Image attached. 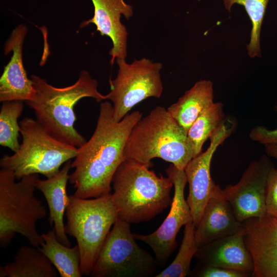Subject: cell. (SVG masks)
Masks as SVG:
<instances>
[{
	"mask_svg": "<svg viewBox=\"0 0 277 277\" xmlns=\"http://www.w3.org/2000/svg\"><path fill=\"white\" fill-rule=\"evenodd\" d=\"M27 27L19 25L12 32L4 46L5 54H13L0 78V101L29 102L34 100L35 90L29 78L23 60V44Z\"/></svg>",
	"mask_w": 277,
	"mask_h": 277,
	"instance_id": "5bb4252c",
	"label": "cell"
},
{
	"mask_svg": "<svg viewBox=\"0 0 277 277\" xmlns=\"http://www.w3.org/2000/svg\"><path fill=\"white\" fill-rule=\"evenodd\" d=\"M213 84L209 80H200L167 110L188 133L197 118L214 103Z\"/></svg>",
	"mask_w": 277,
	"mask_h": 277,
	"instance_id": "d6986e66",
	"label": "cell"
},
{
	"mask_svg": "<svg viewBox=\"0 0 277 277\" xmlns=\"http://www.w3.org/2000/svg\"><path fill=\"white\" fill-rule=\"evenodd\" d=\"M94 6V15L90 19L83 22L80 27L90 24L96 27V31L101 35L110 37L112 47L109 52L111 56L112 65L117 58L126 59L127 55L128 33L126 26L122 23L123 15L127 19L133 15L132 7L124 0H91Z\"/></svg>",
	"mask_w": 277,
	"mask_h": 277,
	"instance_id": "9a60e30c",
	"label": "cell"
},
{
	"mask_svg": "<svg viewBox=\"0 0 277 277\" xmlns=\"http://www.w3.org/2000/svg\"><path fill=\"white\" fill-rule=\"evenodd\" d=\"M265 152L269 157L277 160V145L267 144L265 145Z\"/></svg>",
	"mask_w": 277,
	"mask_h": 277,
	"instance_id": "f1b7e54d",
	"label": "cell"
},
{
	"mask_svg": "<svg viewBox=\"0 0 277 277\" xmlns=\"http://www.w3.org/2000/svg\"><path fill=\"white\" fill-rule=\"evenodd\" d=\"M191 276L196 277H248L252 274L239 270L199 263L191 270Z\"/></svg>",
	"mask_w": 277,
	"mask_h": 277,
	"instance_id": "484cf974",
	"label": "cell"
},
{
	"mask_svg": "<svg viewBox=\"0 0 277 277\" xmlns=\"http://www.w3.org/2000/svg\"><path fill=\"white\" fill-rule=\"evenodd\" d=\"M166 172L174 186L169 213L153 232L148 234L133 233L136 240L143 242L152 249L157 262L163 267L177 247L176 238L181 228L192 221L190 209L184 195L187 183L184 170H179L171 164Z\"/></svg>",
	"mask_w": 277,
	"mask_h": 277,
	"instance_id": "30bf717a",
	"label": "cell"
},
{
	"mask_svg": "<svg viewBox=\"0 0 277 277\" xmlns=\"http://www.w3.org/2000/svg\"><path fill=\"white\" fill-rule=\"evenodd\" d=\"M243 223L245 242L254 264L252 276L277 277V219L266 213Z\"/></svg>",
	"mask_w": 277,
	"mask_h": 277,
	"instance_id": "4fadbf2b",
	"label": "cell"
},
{
	"mask_svg": "<svg viewBox=\"0 0 277 277\" xmlns=\"http://www.w3.org/2000/svg\"><path fill=\"white\" fill-rule=\"evenodd\" d=\"M151 164L125 159L113 176L111 195L118 218L130 224L148 222L171 204L173 182L150 170Z\"/></svg>",
	"mask_w": 277,
	"mask_h": 277,
	"instance_id": "7a4b0ae2",
	"label": "cell"
},
{
	"mask_svg": "<svg viewBox=\"0 0 277 277\" xmlns=\"http://www.w3.org/2000/svg\"><path fill=\"white\" fill-rule=\"evenodd\" d=\"M220 188L219 185L195 227V241L198 248L244 229L243 222L236 219L229 202L220 195Z\"/></svg>",
	"mask_w": 277,
	"mask_h": 277,
	"instance_id": "e0dca14e",
	"label": "cell"
},
{
	"mask_svg": "<svg viewBox=\"0 0 277 277\" xmlns=\"http://www.w3.org/2000/svg\"><path fill=\"white\" fill-rule=\"evenodd\" d=\"M265 202L266 213L277 219V169L275 168L269 175Z\"/></svg>",
	"mask_w": 277,
	"mask_h": 277,
	"instance_id": "4316f807",
	"label": "cell"
},
{
	"mask_svg": "<svg viewBox=\"0 0 277 277\" xmlns=\"http://www.w3.org/2000/svg\"><path fill=\"white\" fill-rule=\"evenodd\" d=\"M20 126L22 140L18 149L0 160L1 168L12 170L16 180L34 174L51 177L76 155L78 148L52 136L36 120L25 117Z\"/></svg>",
	"mask_w": 277,
	"mask_h": 277,
	"instance_id": "52a82bcc",
	"label": "cell"
},
{
	"mask_svg": "<svg viewBox=\"0 0 277 277\" xmlns=\"http://www.w3.org/2000/svg\"><path fill=\"white\" fill-rule=\"evenodd\" d=\"M66 211V233L76 241L81 273L90 276L100 252L118 218L111 193L92 199L69 196Z\"/></svg>",
	"mask_w": 277,
	"mask_h": 277,
	"instance_id": "8992f818",
	"label": "cell"
},
{
	"mask_svg": "<svg viewBox=\"0 0 277 277\" xmlns=\"http://www.w3.org/2000/svg\"><path fill=\"white\" fill-rule=\"evenodd\" d=\"M58 272L37 247L23 245L13 260L0 267V277H56Z\"/></svg>",
	"mask_w": 277,
	"mask_h": 277,
	"instance_id": "ffe728a7",
	"label": "cell"
},
{
	"mask_svg": "<svg viewBox=\"0 0 277 277\" xmlns=\"http://www.w3.org/2000/svg\"><path fill=\"white\" fill-rule=\"evenodd\" d=\"M71 165V161L69 160L53 176L45 180L38 178L36 182V189L44 195L48 204L50 224L53 225L58 241L68 247L71 246V243L65 231L64 216L69 201L66 188Z\"/></svg>",
	"mask_w": 277,
	"mask_h": 277,
	"instance_id": "ac0fdd59",
	"label": "cell"
},
{
	"mask_svg": "<svg viewBox=\"0 0 277 277\" xmlns=\"http://www.w3.org/2000/svg\"><path fill=\"white\" fill-rule=\"evenodd\" d=\"M273 168L269 156L263 155L249 164L237 184L220 189V195L229 202L240 222L266 214V187Z\"/></svg>",
	"mask_w": 277,
	"mask_h": 277,
	"instance_id": "8fae6325",
	"label": "cell"
},
{
	"mask_svg": "<svg viewBox=\"0 0 277 277\" xmlns=\"http://www.w3.org/2000/svg\"><path fill=\"white\" fill-rule=\"evenodd\" d=\"M35 90L33 100L27 102L36 121L52 136L77 148L87 141L75 128L76 116L74 107L83 98L91 97L97 102L106 100L98 91V82L88 72L82 71L73 84L63 88L54 87L39 76H31Z\"/></svg>",
	"mask_w": 277,
	"mask_h": 277,
	"instance_id": "3957f363",
	"label": "cell"
},
{
	"mask_svg": "<svg viewBox=\"0 0 277 277\" xmlns=\"http://www.w3.org/2000/svg\"><path fill=\"white\" fill-rule=\"evenodd\" d=\"M250 138L264 145H277V128L269 129L262 126L253 128L249 133Z\"/></svg>",
	"mask_w": 277,
	"mask_h": 277,
	"instance_id": "83f0119b",
	"label": "cell"
},
{
	"mask_svg": "<svg viewBox=\"0 0 277 277\" xmlns=\"http://www.w3.org/2000/svg\"><path fill=\"white\" fill-rule=\"evenodd\" d=\"M130 224L118 218L110 230L90 274L91 277L155 276L157 261L136 242Z\"/></svg>",
	"mask_w": 277,
	"mask_h": 277,
	"instance_id": "ba28073f",
	"label": "cell"
},
{
	"mask_svg": "<svg viewBox=\"0 0 277 277\" xmlns=\"http://www.w3.org/2000/svg\"><path fill=\"white\" fill-rule=\"evenodd\" d=\"M142 117L135 111L116 122L112 103L101 102L94 131L90 139L78 148L71 162L73 172L69 180L75 191L82 199L108 195L112 189L113 176L126 159L125 148L133 128Z\"/></svg>",
	"mask_w": 277,
	"mask_h": 277,
	"instance_id": "6da1fadb",
	"label": "cell"
},
{
	"mask_svg": "<svg viewBox=\"0 0 277 277\" xmlns=\"http://www.w3.org/2000/svg\"><path fill=\"white\" fill-rule=\"evenodd\" d=\"M195 226L191 221L185 225L179 251L172 263L155 277H185L190 275V263L198 247L195 241Z\"/></svg>",
	"mask_w": 277,
	"mask_h": 277,
	"instance_id": "603a6c76",
	"label": "cell"
},
{
	"mask_svg": "<svg viewBox=\"0 0 277 277\" xmlns=\"http://www.w3.org/2000/svg\"><path fill=\"white\" fill-rule=\"evenodd\" d=\"M275 108H276V111H277V102H276V106H275Z\"/></svg>",
	"mask_w": 277,
	"mask_h": 277,
	"instance_id": "f546056e",
	"label": "cell"
},
{
	"mask_svg": "<svg viewBox=\"0 0 277 277\" xmlns=\"http://www.w3.org/2000/svg\"><path fill=\"white\" fill-rule=\"evenodd\" d=\"M44 243L38 249L49 260L61 277H81L78 245L67 246L57 239L54 229L41 234Z\"/></svg>",
	"mask_w": 277,
	"mask_h": 277,
	"instance_id": "44dd1931",
	"label": "cell"
},
{
	"mask_svg": "<svg viewBox=\"0 0 277 277\" xmlns=\"http://www.w3.org/2000/svg\"><path fill=\"white\" fill-rule=\"evenodd\" d=\"M37 174L23 177L16 182L11 170L0 169V246L7 247L16 233L31 245L38 247L44 241L36 223L47 215L42 201L34 194Z\"/></svg>",
	"mask_w": 277,
	"mask_h": 277,
	"instance_id": "5b68a950",
	"label": "cell"
},
{
	"mask_svg": "<svg viewBox=\"0 0 277 277\" xmlns=\"http://www.w3.org/2000/svg\"><path fill=\"white\" fill-rule=\"evenodd\" d=\"M230 133L231 130L224 123L210 137V143L207 149L193 157L184 170L189 184V194L186 201L195 227L200 223L207 204L219 186L214 183L211 176L212 158L216 149Z\"/></svg>",
	"mask_w": 277,
	"mask_h": 277,
	"instance_id": "7c38bea8",
	"label": "cell"
},
{
	"mask_svg": "<svg viewBox=\"0 0 277 277\" xmlns=\"http://www.w3.org/2000/svg\"><path fill=\"white\" fill-rule=\"evenodd\" d=\"M118 67L116 77L109 80L110 91L106 100L112 102L113 116L121 121L137 104L151 97L160 98L163 85L160 71L162 64L142 58L128 63L126 59H116Z\"/></svg>",
	"mask_w": 277,
	"mask_h": 277,
	"instance_id": "9c48e42d",
	"label": "cell"
},
{
	"mask_svg": "<svg viewBox=\"0 0 277 277\" xmlns=\"http://www.w3.org/2000/svg\"><path fill=\"white\" fill-rule=\"evenodd\" d=\"M23 101L3 102L0 110V144L16 152L20 144L21 126L17 122L24 110Z\"/></svg>",
	"mask_w": 277,
	"mask_h": 277,
	"instance_id": "cb8c5ba5",
	"label": "cell"
},
{
	"mask_svg": "<svg viewBox=\"0 0 277 277\" xmlns=\"http://www.w3.org/2000/svg\"><path fill=\"white\" fill-rule=\"evenodd\" d=\"M125 155L145 164L160 158L181 170L193 159L187 132L167 109L160 106L135 125L127 141Z\"/></svg>",
	"mask_w": 277,
	"mask_h": 277,
	"instance_id": "277c9868",
	"label": "cell"
},
{
	"mask_svg": "<svg viewBox=\"0 0 277 277\" xmlns=\"http://www.w3.org/2000/svg\"><path fill=\"white\" fill-rule=\"evenodd\" d=\"M197 263L252 274L254 264L245 242L244 229L206 244L194 255Z\"/></svg>",
	"mask_w": 277,
	"mask_h": 277,
	"instance_id": "2e32d148",
	"label": "cell"
},
{
	"mask_svg": "<svg viewBox=\"0 0 277 277\" xmlns=\"http://www.w3.org/2000/svg\"><path fill=\"white\" fill-rule=\"evenodd\" d=\"M223 105L213 104L200 115L190 127L187 136L193 158L202 152L204 143L225 123Z\"/></svg>",
	"mask_w": 277,
	"mask_h": 277,
	"instance_id": "7402d4cb",
	"label": "cell"
},
{
	"mask_svg": "<svg viewBox=\"0 0 277 277\" xmlns=\"http://www.w3.org/2000/svg\"><path fill=\"white\" fill-rule=\"evenodd\" d=\"M269 0H224L226 9L230 11L233 4L243 6L252 24L250 42L247 45L250 57H261L260 32Z\"/></svg>",
	"mask_w": 277,
	"mask_h": 277,
	"instance_id": "d4e9b609",
	"label": "cell"
}]
</instances>
